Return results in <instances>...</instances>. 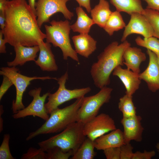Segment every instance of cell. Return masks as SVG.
I'll list each match as a JSON object with an SVG mask.
<instances>
[{
    "instance_id": "obj_26",
    "label": "cell",
    "mask_w": 159,
    "mask_h": 159,
    "mask_svg": "<svg viewBox=\"0 0 159 159\" xmlns=\"http://www.w3.org/2000/svg\"><path fill=\"white\" fill-rule=\"evenodd\" d=\"M123 117H129L136 115V108L132 100V96L125 94L120 98L118 104Z\"/></svg>"
},
{
    "instance_id": "obj_16",
    "label": "cell",
    "mask_w": 159,
    "mask_h": 159,
    "mask_svg": "<svg viewBox=\"0 0 159 159\" xmlns=\"http://www.w3.org/2000/svg\"><path fill=\"white\" fill-rule=\"evenodd\" d=\"M39 53L34 61L36 64L43 71L52 72L57 70L58 67L53 54L50 43L41 40L38 42Z\"/></svg>"
},
{
    "instance_id": "obj_1",
    "label": "cell",
    "mask_w": 159,
    "mask_h": 159,
    "mask_svg": "<svg viewBox=\"0 0 159 159\" xmlns=\"http://www.w3.org/2000/svg\"><path fill=\"white\" fill-rule=\"evenodd\" d=\"M4 12L5 26L1 30L7 43L14 47L19 44L32 47L46 38L26 0H7Z\"/></svg>"
},
{
    "instance_id": "obj_25",
    "label": "cell",
    "mask_w": 159,
    "mask_h": 159,
    "mask_svg": "<svg viewBox=\"0 0 159 159\" xmlns=\"http://www.w3.org/2000/svg\"><path fill=\"white\" fill-rule=\"evenodd\" d=\"M94 141L86 137L71 159H92L96 155Z\"/></svg>"
},
{
    "instance_id": "obj_14",
    "label": "cell",
    "mask_w": 159,
    "mask_h": 159,
    "mask_svg": "<svg viewBox=\"0 0 159 159\" xmlns=\"http://www.w3.org/2000/svg\"><path fill=\"white\" fill-rule=\"evenodd\" d=\"M142 117L135 115L129 117H123L120 122L123 126V135L125 143H130L132 140L140 142L142 140L144 130L141 121Z\"/></svg>"
},
{
    "instance_id": "obj_39",
    "label": "cell",
    "mask_w": 159,
    "mask_h": 159,
    "mask_svg": "<svg viewBox=\"0 0 159 159\" xmlns=\"http://www.w3.org/2000/svg\"><path fill=\"white\" fill-rule=\"evenodd\" d=\"M5 17L4 12H0V25L1 30H3L5 26Z\"/></svg>"
},
{
    "instance_id": "obj_23",
    "label": "cell",
    "mask_w": 159,
    "mask_h": 159,
    "mask_svg": "<svg viewBox=\"0 0 159 159\" xmlns=\"http://www.w3.org/2000/svg\"><path fill=\"white\" fill-rule=\"evenodd\" d=\"M110 2L120 12L130 15L136 12L142 14L144 11L141 0H110Z\"/></svg>"
},
{
    "instance_id": "obj_4",
    "label": "cell",
    "mask_w": 159,
    "mask_h": 159,
    "mask_svg": "<svg viewBox=\"0 0 159 159\" xmlns=\"http://www.w3.org/2000/svg\"><path fill=\"white\" fill-rule=\"evenodd\" d=\"M84 124L75 122L59 134L38 144L45 152L48 149L57 147L65 151H72L74 154L86 137L83 131Z\"/></svg>"
},
{
    "instance_id": "obj_38",
    "label": "cell",
    "mask_w": 159,
    "mask_h": 159,
    "mask_svg": "<svg viewBox=\"0 0 159 159\" xmlns=\"http://www.w3.org/2000/svg\"><path fill=\"white\" fill-rule=\"evenodd\" d=\"M3 36L2 31L1 29L0 31V53H6L5 44L6 42L4 39L3 38Z\"/></svg>"
},
{
    "instance_id": "obj_5",
    "label": "cell",
    "mask_w": 159,
    "mask_h": 159,
    "mask_svg": "<svg viewBox=\"0 0 159 159\" xmlns=\"http://www.w3.org/2000/svg\"><path fill=\"white\" fill-rule=\"evenodd\" d=\"M49 23L50 25H44L46 42L60 48L64 59L67 60L70 57L79 62L77 54L71 43L69 34L71 29L69 21L67 19L64 21L53 20Z\"/></svg>"
},
{
    "instance_id": "obj_2",
    "label": "cell",
    "mask_w": 159,
    "mask_h": 159,
    "mask_svg": "<svg viewBox=\"0 0 159 159\" xmlns=\"http://www.w3.org/2000/svg\"><path fill=\"white\" fill-rule=\"evenodd\" d=\"M130 46V43L127 40L120 44L117 41H114L98 56L97 61L92 64L90 70L96 87L100 89L110 84L111 73L117 66L124 65V53Z\"/></svg>"
},
{
    "instance_id": "obj_33",
    "label": "cell",
    "mask_w": 159,
    "mask_h": 159,
    "mask_svg": "<svg viewBox=\"0 0 159 159\" xmlns=\"http://www.w3.org/2000/svg\"><path fill=\"white\" fill-rule=\"evenodd\" d=\"M103 151L107 159H120V147L110 148Z\"/></svg>"
},
{
    "instance_id": "obj_22",
    "label": "cell",
    "mask_w": 159,
    "mask_h": 159,
    "mask_svg": "<svg viewBox=\"0 0 159 159\" xmlns=\"http://www.w3.org/2000/svg\"><path fill=\"white\" fill-rule=\"evenodd\" d=\"M75 10L77 18L75 23L71 25V29L74 32L88 34L91 26L95 24L93 20L88 16L82 7H77Z\"/></svg>"
},
{
    "instance_id": "obj_37",
    "label": "cell",
    "mask_w": 159,
    "mask_h": 159,
    "mask_svg": "<svg viewBox=\"0 0 159 159\" xmlns=\"http://www.w3.org/2000/svg\"><path fill=\"white\" fill-rule=\"evenodd\" d=\"M79 5V6L85 8L87 11L90 13L92 9L90 0H75Z\"/></svg>"
},
{
    "instance_id": "obj_6",
    "label": "cell",
    "mask_w": 159,
    "mask_h": 159,
    "mask_svg": "<svg viewBox=\"0 0 159 159\" xmlns=\"http://www.w3.org/2000/svg\"><path fill=\"white\" fill-rule=\"evenodd\" d=\"M0 74L9 77L12 82L16 90L15 100L12 103V109L13 114L25 107L22 102L23 94L30 84L31 81L35 80H44L53 79L57 81L56 77L49 76L29 77L21 74L19 69L15 67H4L1 68Z\"/></svg>"
},
{
    "instance_id": "obj_28",
    "label": "cell",
    "mask_w": 159,
    "mask_h": 159,
    "mask_svg": "<svg viewBox=\"0 0 159 159\" xmlns=\"http://www.w3.org/2000/svg\"><path fill=\"white\" fill-rule=\"evenodd\" d=\"M135 41L137 45L146 48L156 54H159V39L157 38L151 36L142 39L138 36Z\"/></svg>"
},
{
    "instance_id": "obj_20",
    "label": "cell",
    "mask_w": 159,
    "mask_h": 159,
    "mask_svg": "<svg viewBox=\"0 0 159 159\" xmlns=\"http://www.w3.org/2000/svg\"><path fill=\"white\" fill-rule=\"evenodd\" d=\"M123 58L124 64L127 69L139 74L140 65L142 62L145 61L146 57L140 48L130 46L125 51Z\"/></svg>"
},
{
    "instance_id": "obj_9",
    "label": "cell",
    "mask_w": 159,
    "mask_h": 159,
    "mask_svg": "<svg viewBox=\"0 0 159 159\" xmlns=\"http://www.w3.org/2000/svg\"><path fill=\"white\" fill-rule=\"evenodd\" d=\"M70 0H38L35 6L37 21L41 28L44 23L49 22L51 16L60 12L67 20H70L74 16L73 12L67 8L66 4Z\"/></svg>"
},
{
    "instance_id": "obj_18",
    "label": "cell",
    "mask_w": 159,
    "mask_h": 159,
    "mask_svg": "<svg viewBox=\"0 0 159 159\" xmlns=\"http://www.w3.org/2000/svg\"><path fill=\"white\" fill-rule=\"evenodd\" d=\"M16 56L14 60L7 63L9 67L23 66L26 62L35 61L37 54L39 51L38 45L26 47L20 44L14 47Z\"/></svg>"
},
{
    "instance_id": "obj_41",
    "label": "cell",
    "mask_w": 159,
    "mask_h": 159,
    "mask_svg": "<svg viewBox=\"0 0 159 159\" xmlns=\"http://www.w3.org/2000/svg\"><path fill=\"white\" fill-rule=\"evenodd\" d=\"M7 0H0V12H4V7Z\"/></svg>"
},
{
    "instance_id": "obj_17",
    "label": "cell",
    "mask_w": 159,
    "mask_h": 159,
    "mask_svg": "<svg viewBox=\"0 0 159 159\" xmlns=\"http://www.w3.org/2000/svg\"><path fill=\"white\" fill-rule=\"evenodd\" d=\"M95 148L104 150L113 147H119L125 144L123 132L116 129L96 139L94 141Z\"/></svg>"
},
{
    "instance_id": "obj_42",
    "label": "cell",
    "mask_w": 159,
    "mask_h": 159,
    "mask_svg": "<svg viewBox=\"0 0 159 159\" xmlns=\"http://www.w3.org/2000/svg\"><path fill=\"white\" fill-rule=\"evenodd\" d=\"M156 54L157 57L158 63V68L159 69V54Z\"/></svg>"
},
{
    "instance_id": "obj_34",
    "label": "cell",
    "mask_w": 159,
    "mask_h": 159,
    "mask_svg": "<svg viewBox=\"0 0 159 159\" xmlns=\"http://www.w3.org/2000/svg\"><path fill=\"white\" fill-rule=\"evenodd\" d=\"M2 82L0 87V100L9 87L13 85L11 80L7 76L3 75Z\"/></svg>"
},
{
    "instance_id": "obj_24",
    "label": "cell",
    "mask_w": 159,
    "mask_h": 159,
    "mask_svg": "<svg viewBox=\"0 0 159 159\" xmlns=\"http://www.w3.org/2000/svg\"><path fill=\"white\" fill-rule=\"evenodd\" d=\"M120 12L117 10L112 12L103 29L110 36L126 26Z\"/></svg>"
},
{
    "instance_id": "obj_11",
    "label": "cell",
    "mask_w": 159,
    "mask_h": 159,
    "mask_svg": "<svg viewBox=\"0 0 159 159\" xmlns=\"http://www.w3.org/2000/svg\"><path fill=\"white\" fill-rule=\"evenodd\" d=\"M114 120L108 115L102 113L84 124L85 135L93 141L101 136L116 129Z\"/></svg>"
},
{
    "instance_id": "obj_40",
    "label": "cell",
    "mask_w": 159,
    "mask_h": 159,
    "mask_svg": "<svg viewBox=\"0 0 159 159\" xmlns=\"http://www.w3.org/2000/svg\"><path fill=\"white\" fill-rule=\"evenodd\" d=\"M28 4L29 6L34 13L36 14L35 0H28Z\"/></svg>"
},
{
    "instance_id": "obj_15",
    "label": "cell",
    "mask_w": 159,
    "mask_h": 159,
    "mask_svg": "<svg viewBox=\"0 0 159 159\" xmlns=\"http://www.w3.org/2000/svg\"><path fill=\"white\" fill-rule=\"evenodd\" d=\"M112 74L121 80L126 89V94L132 96L139 89L141 82L139 74L127 68L123 69L119 65L114 69Z\"/></svg>"
},
{
    "instance_id": "obj_30",
    "label": "cell",
    "mask_w": 159,
    "mask_h": 159,
    "mask_svg": "<svg viewBox=\"0 0 159 159\" xmlns=\"http://www.w3.org/2000/svg\"><path fill=\"white\" fill-rule=\"evenodd\" d=\"M42 149L29 148L27 152L23 154L21 159H47L46 153Z\"/></svg>"
},
{
    "instance_id": "obj_43",
    "label": "cell",
    "mask_w": 159,
    "mask_h": 159,
    "mask_svg": "<svg viewBox=\"0 0 159 159\" xmlns=\"http://www.w3.org/2000/svg\"><path fill=\"white\" fill-rule=\"evenodd\" d=\"M156 147L157 149V150L159 153V143H158L157 144Z\"/></svg>"
},
{
    "instance_id": "obj_32",
    "label": "cell",
    "mask_w": 159,
    "mask_h": 159,
    "mask_svg": "<svg viewBox=\"0 0 159 159\" xmlns=\"http://www.w3.org/2000/svg\"><path fill=\"white\" fill-rule=\"evenodd\" d=\"M133 147L130 143H125L120 147V159H132Z\"/></svg>"
},
{
    "instance_id": "obj_7",
    "label": "cell",
    "mask_w": 159,
    "mask_h": 159,
    "mask_svg": "<svg viewBox=\"0 0 159 159\" xmlns=\"http://www.w3.org/2000/svg\"><path fill=\"white\" fill-rule=\"evenodd\" d=\"M68 79V74L67 71L63 75L57 79L59 87L57 91L53 93L49 92L48 102L45 105L48 114H50L52 112L65 102L84 97L91 91V89L90 87L73 90L66 88L65 84Z\"/></svg>"
},
{
    "instance_id": "obj_10",
    "label": "cell",
    "mask_w": 159,
    "mask_h": 159,
    "mask_svg": "<svg viewBox=\"0 0 159 159\" xmlns=\"http://www.w3.org/2000/svg\"><path fill=\"white\" fill-rule=\"evenodd\" d=\"M42 89L41 87H39L29 92L28 94L33 97V100L27 107L14 114L12 115L14 118L17 119L33 116L39 117L45 121L48 119L49 116L46 111L45 102L49 92L41 96Z\"/></svg>"
},
{
    "instance_id": "obj_21",
    "label": "cell",
    "mask_w": 159,
    "mask_h": 159,
    "mask_svg": "<svg viewBox=\"0 0 159 159\" xmlns=\"http://www.w3.org/2000/svg\"><path fill=\"white\" fill-rule=\"evenodd\" d=\"M112 12L108 1L99 0L98 4L91 9L90 13L95 24L103 28Z\"/></svg>"
},
{
    "instance_id": "obj_12",
    "label": "cell",
    "mask_w": 159,
    "mask_h": 159,
    "mask_svg": "<svg viewBox=\"0 0 159 159\" xmlns=\"http://www.w3.org/2000/svg\"><path fill=\"white\" fill-rule=\"evenodd\" d=\"M130 15V19L125 28L121 42L126 40L129 35L133 34L141 35L144 38L153 36L154 32L151 25L142 14L135 12Z\"/></svg>"
},
{
    "instance_id": "obj_36",
    "label": "cell",
    "mask_w": 159,
    "mask_h": 159,
    "mask_svg": "<svg viewBox=\"0 0 159 159\" xmlns=\"http://www.w3.org/2000/svg\"><path fill=\"white\" fill-rule=\"evenodd\" d=\"M147 4L146 8L159 11V0H143Z\"/></svg>"
},
{
    "instance_id": "obj_27",
    "label": "cell",
    "mask_w": 159,
    "mask_h": 159,
    "mask_svg": "<svg viewBox=\"0 0 159 159\" xmlns=\"http://www.w3.org/2000/svg\"><path fill=\"white\" fill-rule=\"evenodd\" d=\"M142 14L151 25L154 32L153 36L159 39V11L146 8Z\"/></svg>"
},
{
    "instance_id": "obj_8",
    "label": "cell",
    "mask_w": 159,
    "mask_h": 159,
    "mask_svg": "<svg viewBox=\"0 0 159 159\" xmlns=\"http://www.w3.org/2000/svg\"><path fill=\"white\" fill-rule=\"evenodd\" d=\"M100 89L94 95L84 97L78 110L77 122L84 124L98 115L102 106L109 102L113 89L105 86Z\"/></svg>"
},
{
    "instance_id": "obj_3",
    "label": "cell",
    "mask_w": 159,
    "mask_h": 159,
    "mask_svg": "<svg viewBox=\"0 0 159 159\" xmlns=\"http://www.w3.org/2000/svg\"><path fill=\"white\" fill-rule=\"evenodd\" d=\"M84 97L77 99L73 103L64 108L58 107L53 110L50 114L48 119L38 129L30 132L26 140H29L41 135L62 131L77 122L78 110Z\"/></svg>"
},
{
    "instance_id": "obj_19",
    "label": "cell",
    "mask_w": 159,
    "mask_h": 159,
    "mask_svg": "<svg viewBox=\"0 0 159 159\" xmlns=\"http://www.w3.org/2000/svg\"><path fill=\"white\" fill-rule=\"evenodd\" d=\"M77 53L88 58L97 49V41L88 34H80L72 37Z\"/></svg>"
},
{
    "instance_id": "obj_29",
    "label": "cell",
    "mask_w": 159,
    "mask_h": 159,
    "mask_svg": "<svg viewBox=\"0 0 159 159\" xmlns=\"http://www.w3.org/2000/svg\"><path fill=\"white\" fill-rule=\"evenodd\" d=\"M47 159H68L74 154L72 151H67L55 147L47 150Z\"/></svg>"
},
{
    "instance_id": "obj_13",
    "label": "cell",
    "mask_w": 159,
    "mask_h": 159,
    "mask_svg": "<svg viewBox=\"0 0 159 159\" xmlns=\"http://www.w3.org/2000/svg\"><path fill=\"white\" fill-rule=\"evenodd\" d=\"M147 53L149 57V62L146 69L139 74L141 80L146 83L149 89L153 92L159 90V69L156 54L149 49Z\"/></svg>"
},
{
    "instance_id": "obj_35",
    "label": "cell",
    "mask_w": 159,
    "mask_h": 159,
    "mask_svg": "<svg viewBox=\"0 0 159 159\" xmlns=\"http://www.w3.org/2000/svg\"><path fill=\"white\" fill-rule=\"evenodd\" d=\"M156 153L154 150L143 152L137 151L133 153L132 159H151L155 156Z\"/></svg>"
},
{
    "instance_id": "obj_31",
    "label": "cell",
    "mask_w": 159,
    "mask_h": 159,
    "mask_svg": "<svg viewBox=\"0 0 159 159\" xmlns=\"http://www.w3.org/2000/svg\"><path fill=\"white\" fill-rule=\"evenodd\" d=\"M10 135L9 134H4L3 141L0 146V159H14L11 154L9 147Z\"/></svg>"
}]
</instances>
